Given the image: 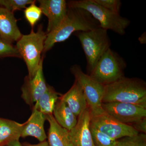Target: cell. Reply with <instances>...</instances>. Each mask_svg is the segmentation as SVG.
<instances>
[{
  "instance_id": "cell-1",
  "label": "cell",
  "mask_w": 146,
  "mask_h": 146,
  "mask_svg": "<svg viewBox=\"0 0 146 146\" xmlns=\"http://www.w3.org/2000/svg\"><path fill=\"white\" fill-rule=\"evenodd\" d=\"M100 27L98 22L88 11L68 7L67 15L62 23L54 30L47 33L43 52L49 50L56 43L66 41L76 32L88 31Z\"/></svg>"
},
{
  "instance_id": "cell-2",
  "label": "cell",
  "mask_w": 146,
  "mask_h": 146,
  "mask_svg": "<svg viewBox=\"0 0 146 146\" xmlns=\"http://www.w3.org/2000/svg\"><path fill=\"white\" fill-rule=\"evenodd\" d=\"M119 102L146 108V85L143 80L123 77L104 86L102 103Z\"/></svg>"
},
{
  "instance_id": "cell-3",
  "label": "cell",
  "mask_w": 146,
  "mask_h": 146,
  "mask_svg": "<svg viewBox=\"0 0 146 146\" xmlns=\"http://www.w3.org/2000/svg\"><path fill=\"white\" fill-rule=\"evenodd\" d=\"M84 52L88 74L94 70L98 60L110 48L111 40L108 31L101 27L86 31L75 33Z\"/></svg>"
},
{
  "instance_id": "cell-4",
  "label": "cell",
  "mask_w": 146,
  "mask_h": 146,
  "mask_svg": "<svg viewBox=\"0 0 146 146\" xmlns=\"http://www.w3.org/2000/svg\"><path fill=\"white\" fill-rule=\"evenodd\" d=\"M70 7L82 9L88 11L100 24V27L121 35L125 34L130 21L125 17L108 10L94 0H76L67 2Z\"/></svg>"
},
{
  "instance_id": "cell-5",
  "label": "cell",
  "mask_w": 146,
  "mask_h": 146,
  "mask_svg": "<svg viewBox=\"0 0 146 146\" xmlns=\"http://www.w3.org/2000/svg\"><path fill=\"white\" fill-rule=\"evenodd\" d=\"M46 36L40 25L36 32L32 30L29 34L23 35L17 42L16 47L26 64L29 77L35 74L43 59L42 54Z\"/></svg>"
},
{
  "instance_id": "cell-6",
  "label": "cell",
  "mask_w": 146,
  "mask_h": 146,
  "mask_svg": "<svg viewBox=\"0 0 146 146\" xmlns=\"http://www.w3.org/2000/svg\"><path fill=\"white\" fill-rule=\"evenodd\" d=\"M126 67L124 59L110 48L100 58L89 75L105 86L125 76Z\"/></svg>"
},
{
  "instance_id": "cell-7",
  "label": "cell",
  "mask_w": 146,
  "mask_h": 146,
  "mask_svg": "<svg viewBox=\"0 0 146 146\" xmlns=\"http://www.w3.org/2000/svg\"><path fill=\"white\" fill-rule=\"evenodd\" d=\"M70 71L75 80L80 85L86 98L87 106L91 115H99L104 112L102 107L104 92V86L84 72L79 65H74Z\"/></svg>"
},
{
  "instance_id": "cell-8",
  "label": "cell",
  "mask_w": 146,
  "mask_h": 146,
  "mask_svg": "<svg viewBox=\"0 0 146 146\" xmlns=\"http://www.w3.org/2000/svg\"><path fill=\"white\" fill-rule=\"evenodd\" d=\"M91 124L116 140L139 133L131 125L120 122L105 112L99 115H91Z\"/></svg>"
},
{
  "instance_id": "cell-9",
  "label": "cell",
  "mask_w": 146,
  "mask_h": 146,
  "mask_svg": "<svg viewBox=\"0 0 146 146\" xmlns=\"http://www.w3.org/2000/svg\"><path fill=\"white\" fill-rule=\"evenodd\" d=\"M102 107L105 112L125 124L133 123L146 117V108L136 105L119 102L102 103Z\"/></svg>"
},
{
  "instance_id": "cell-10",
  "label": "cell",
  "mask_w": 146,
  "mask_h": 146,
  "mask_svg": "<svg viewBox=\"0 0 146 146\" xmlns=\"http://www.w3.org/2000/svg\"><path fill=\"white\" fill-rule=\"evenodd\" d=\"M43 63V59L33 76L29 77L27 76L25 77L23 84L21 87V98L31 108L44 94L48 87L44 77Z\"/></svg>"
},
{
  "instance_id": "cell-11",
  "label": "cell",
  "mask_w": 146,
  "mask_h": 146,
  "mask_svg": "<svg viewBox=\"0 0 146 146\" xmlns=\"http://www.w3.org/2000/svg\"><path fill=\"white\" fill-rule=\"evenodd\" d=\"M39 7L48 18L47 33L55 29L67 15L68 7L65 0H39Z\"/></svg>"
},
{
  "instance_id": "cell-12",
  "label": "cell",
  "mask_w": 146,
  "mask_h": 146,
  "mask_svg": "<svg viewBox=\"0 0 146 146\" xmlns=\"http://www.w3.org/2000/svg\"><path fill=\"white\" fill-rule=\"evenodd\" d=\"M91 113L87 107L78 117L76 124L70 131L74 146H94L90 130Z\"/></svg>"
},
{
  "instance_id": "cell-13",
  "label": "cell",
  "mask_w": 146,
  "mask_h": 146,
  "mask_svg": "<svg viewBox=\"0 0 146 146\" xmlns=\"http://www.w3.org/2000/svg\"><path fill=\"white\" fill-rule=\"evenodd\" d=\"M17 22L13 13L0 7V38L2 40L12 44L21 38L23 35Z\"/></svg>"
},
{
  "instance_id": "cell-14",
  "label": "cell",
  "mask_w": 146,
  "mask_h": 146,
  "mask_svg": "<svg viewBox=\"0 0 146 146\" xmlns=\"http://www.w3.org/2000/svg\"><path fill=\"white\" fill-rule=\"evenodd\" d=\"M46 120V115L36 110L32 109L31 115L24 123L21 137L32 136L40 142L46 141L47 136L44 127Z\"/></svg>"
},
{
  "instance_id": "cell-15",
  "label": "cell",
  "mask_w": 146,
  "mask_h": 146,
  "mask_svg": "<svg viewBox=\"0 0 146 146\" xmlns=\"http://www.w3.org/2000/svg\"><path fill=\"white\" fill-rule=\"evenodd\" d=\"M59 99L68 105L77 117L88 107L82 88L76 80L69 91L60 96Z\"/></svg>"
},
{
  "instance_id": "cell-16",
  "label": "cell",
  "mask_w": 146,
  "mask_h": 146,
  "mask_svg": "<svg viewBox=\"0 0 146 146\" xmlns=\"http://www.w3.org/2000/svg\"><path fill=\"white\" fill-rule=\"evenodd\" d=\"M49 124L47 138L50 146H74L70 131L60 126L53 115L46 116Z\"/></svg>"
},
{
  "instance_id": "cell-17",
  "label": "cell",
  "mask_w": 146,
  "mask_h": 146,
  "mask_svg": "<svg viewBox=\"0 0 146 146\" xmlns=\"http://www.w3.org/2000/svg\"><path fill=\"white\" fill-rule=\"evenodd\" d=\"M24 123L0 117V146H6L21 137Z\"/></svg>"
},
{
  "instance_id": "cell-18",
  "label": "cell",
  "mask_w": 146,
  "mask_h": 146,
  "mask_svg": "<svg viewBox=\"0 0 146 146\" xmlns=\"http://www.w3.org/2000/svg\"><path fill=\"white\" fill-rule=\"evenodd\" d=\"M52 115L60 126L69 131L71 130L77 123V117L68 105L59 99L55 105Z\"/></svg>"
},
{
  "instance_id": "cell-19",
  "label": "cell",
  "mask_w": 146,
  "mask_h": 146,
  "mask_svg": "<svg viewBox=\"0 0 146 146\" xmlns=\"http://www.w3.org/2000/svg\"><path fill=\"white\" fill-rule=\"evenodd\" d=\"M59 97V94L54 88L48 85L46 91L35 103L32 109L36 110L46 116L52 115L55 105Z\"/></svg>"
},
{
  "instance_id": "cell-20",
  "label": "cell",
  "mask_w": 146,
  "mask_h": 146,
  "mask_svg": "<svg viewBox=\"0 0 146 146\" xmlns=\"http://www.w3.org/2000/svg\"><path fill=\"white\" fill-rule=\"evenodd\" d=\"M92 139L94 146H115L117 140L112 139L109 136L97 129L90 123Z\"/></svg>"
},
{
  "instance_id": "cell-21",
  "label": "cell",
  "mask_w": 146,
  "mask_h": 146,
  "mask_svg": "<svg viewBox=\"0 0 146 146\" xmlns=\"http://www.w3.org/2000/svg\"><path fill=\"white\" fill-rule=\"evenodd\" d=\"M115 146H146V135L139 133L137 135L123 137L117 140Z\"/></svg>"
},
{
  "instance_id": "cell-22",
  "label": "cell",
  "mask_w": 146,
  "mask_h": 146,
  "mask_svg": "<svg viewBox=\"0 0 146 146\" xmlns=\"http://www.w3.org/2000/svg\"><path fill=\"white\" fill-rule=\"evenodd\" d=\"M42 13V10L35 5V1L30 5L24 11L25 17L32 27L39 21Z\"/></svg>"
},
{
  "instance_id": "cell-23",
  "label": "cell",
  "mask_w": 146,
  "mask_h": 146,
  "mask_svg": "<svg viewBox=\"0 0 146 146\" xmlns=\"http://www.w3.org/2000/svg\"><path fill=\"white\" fill-rule=\"evenodd\" d=\"M33 0H0V5L11 12L25 8L28 5L34 2Z\"/></svg>"
},
{
  "instance_id": "cell-24",
  "label": "cell",
  "mask_w": 146,
  "mask_h": 146,
  "mask_svg": "<svg viewBox=\"0 0 146 146\" xmlns=\"http://www.w3.org/2000/svg\"><path fill=\"white\" fill-rule=\"evenodd\" d=\"M6 57H20L21 56L16 47L0 39V58Z\"/></svg>"
},
{
  "instance_id": "cell-25",
  "label": "cell",
  "mask_w": 146,
  "mask_h": 146,
  "mask_svg": "<svg viewBox=\"0 0 146 146\" xmlns=\"http://www.w3.org/2000/svg\"><path fill=\"white\" fill-rule=\"evenodd\" d=\"M100 5L114 13L120 14L122 2L120 0H94Z\"/></svg>"
},
{
  "instance_id": "cell-26",
  "label": "cell",
  "mask_w": 146,
  "mask_h": 146,
  "mask_svg": "<svg viewBox=\"0 0 146 146\" xmlns=\"http://www.w3.org/2000/svg\"><path fill=\"white\" fill-rule=\"evenodd\" d=\"M131 126L138 132H142V133H146V117L143 118L138 120L137 121L131 124Z\"/></svg>"
},
{
  "instance_id": "cell-27",
  "label": "cell",
  "mask_w": 146,
  "mask_h": 146,
  "mask_svg": "<svg viewBox=\"0 0 146 146\" xmlns=\"http://www.w3.org/2000/svg\"><path fill=\"white\" fill-rule=\"evenodd\" d=\"M22 146H50L48 143V141H45L43 142H40L39 143L37 144H31L27 142L23 143Z\"/></svg>"
},
{
  "instance_id": "cell-28",
  "label": "cell",
  "mask_w": 146,
  "mask_h": 146,
  "mask_svg": "<svg viewBox=\"0 0 146 146\" xmlns=\"http://www.w3.org/2000/svg\"><path fill=\"white\" fill-rule=\"evenodd\" d=\"M7 146H22L19 140H16L9 143Z\"/></svg>"
},
{
  "instance_id": "cell-29",
  "label": "cell",
  "mask_w": 146,
  "mask_h": 146,
  "mask_svg": "<svg viewBox=\"0 0 146 146\" xmlns=\"http://www.w3.org/2000/svg\"><path fill=\"white\" fill-rule=\"evenodd\" d=\"M138 40L141 42V44H143L146 43V34H143L139 37Z\"/></svg>"
},
{
  "instance_id": "cell-30",
  "label": "cell",
  "mask_w": 146,
  "mask_h": 146,
  "mask_svg": "<svg viewBox=\"0 0 146 146\" xmlns=\"http://www.w3.org/2000/svg\"></svg>"
},
{
  "instance_id": "cell-31",
  "label": "cell",
  "mask_w": 146,
  "mask_h": 146,
  "mask_svg": "<svg viewBox=\"0 0 146 146\" xmlns=\"http://www.w3.org/2000/svg\"><path fill=\"white\" fill-rule=\"evenodd\" d=\"M0 39H1V38H0Z\"/></svg>"
}]
</instances>
